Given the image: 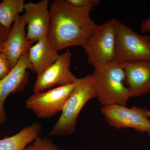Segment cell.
I'll list each match as a JSON object with an SVG mask.
<instances>
[{
    "label": "cell",
    "mask_w": 150,
    "mask_h": 150,
    "mask_svg": "<svg viewBox=\"0 0 150 150\" xmlns=\"http://www.w3.org/2000/svg\"><path fill=\"white\" fill-rule=\"evenodd\" d=\"M74 87L75 83L70 84L34 93L26 100L25 106L38 118H51L62 112Z\"/></svg>",
    "instance_id": "6"
},
{
    "label": "cell",
    "mask_w": 150,
    "mask_h": 150,
    "mask_svg": "<svg viewBox=\"0 0 150 150\" xmlns=\"http://www.w3.org/2000/svg\"><path fill=\"white\" fill-rule=\"evenodd\" d=\"M12 69L3 53H0V81L9 74Z\"/></svg>",
    "instance_id": "17"
},
{
    "label": "cell",
    "mask_w": 150,
    "mask_h": 150,
    "mask_svg": "<svg viewBox=\"0 0 150 150\" xmlns=\"http://www.w3.org/2000/svg\"><path fill=\"white\" fill-rule=\"evenodd\" d=\"M126 74L130 97H138L150 92V62L121 64Z\"/></svg>",
    "instance_id": "12"
},
{
    "label": "cell",
    "mask_w": 150,
    "mask_h": 150,
    "mask_svg": "<svg viewBox=\"0 0 150 150\" xmlns=\"http://www.w3.org/2000/svg\"><path fill=\"white\" fill-rule=\"evenodd\" d=\"M115 62H150V40L121 22L116 21Z\"/></svg>",
    "instance_id": "5"
},
{
    "label": "cell",
    "mask_w": 150,
    "mask_h": 150,
    "mask_svg": "<svg viewBox=\"0 0 150 150\" xmlns=\"http://www.w3.org/2000/svg\"><path fill=\"white\" fill-rule=\"evenodd\" d=\"M116 21L112 18L96 25L93 34L83 46L89 64L95 68L115 62Z\"/></svg>",
    "instance_id": "4"
},
{
    "label": "cell",
    "mask_w": 150,
    "mask_h": 150,
    "mask_svg": "<svg viewBox=\"0 0 150 150\" xmlns=\"http://www.w3.org/2000/svg\"><path fill=\"white\" fill-rule=\"evenodd\" d=\"M24 0H3L0 3V23L11 29L19 13L24 11Z\"/></svg>",
    "instance_id": "15"
},
{
    "label": "cell",
    "mask_w": 150,
    "mask_h": 150,
    "mask_svg": "<svg viewBox=\"0 0 150 150\" xmlns=\"http://www.w3.org/2000/svg\"><path fill=\"white\" fill-rule=\"evenodd\" d=\"M140 30L143 33L150 32V16L142 23Z\"/></svg>",
    "instance_id": "20"
},
{
    "label": "cell",
    "mask_w": 150,
    "mask_h": 150,
    "mask_svg": "<svg viewBox=\"0 0 150 150\" xmlns=\"http://www.w3.org/2000/svg\"><path fill=\"white\" fill-rule=\"evenodd\" d=\"M94 98H96V94L92 74L83 78H77L74 90L48 137L72 135L76 130L78 117L81 110L89 100Z\"/></svg>",
    "instance_id": "3"
},
{
    "label": "cell",
    "mask_w": 150,
    "mask_h": 150,
    "mask_svg": "<svg viewBox=\"0 0 150 150\" xmlns=\"http://www.w3.org/2000/svg\"><path fill=\"white\" fill-rule=\"evenodd\" d=\"M71 53L67 49L42 74L37 76L33 86L34 93L43 92L56 86H62L75 83L76 80L70 70Z\"/></svg>",
    "instance_id": "8"
},
{
    "label": "cell",
    "mask_w": 150,
    "mask_h": 150,
    "mask_svg": "<svg viewBox=\"0 0 150 150\" xmlns=\"http://www.w3.org/2000/svg\"><path fill=\"white\" fill-rule=\"evenodd\" d=\"M28 59L37 76L58 59L59 54L53 49L48 36L41 38L30 49Z\"/></svg>",
    "instance_id": "13"
},
{
    "label": "cell",
    "mask_w": 150,
    "mask_h": 150,
    "mask_svg": "<svg viewBox=\"0 0 150 150\" xmlns=\"http://www.w3.org/2000/svg\"><path fill=\"white\" fill-rule=\"evenodd\" d=\"M28 69L31 70L32 67L27 52L21 57L9 74L0 81V126L6 121L5 101L10 94L21 91L24 89L28 82Z\"/></svg>",
    "instance_id": "10"
},
{
    "label": "cell",
    "mask_w": 150,
    "mask_h": 150,
    "mask_svg": "<svg viewBox=\"0 0 150 150\" xmlns=\"http://www.w3.org/2000/svg\"><path fill=\"white\" fill-rule=\"evenodd\" d=\"M10 30L6 29L0 23V53L2 52L4 45L7 38Z\"/></svg>",
    "instance_id": "19"
},
{
    "label": "cell",
    "mask_w": 150,
    "mask_h": 150,
    "mask_svg": "<svg viewBox=\"0 0 150 150\" xmlns=\"http://www.w3.org/2000/svg\"><path fill=\"white\" fill-rule=\"evenodd\" d=\"M24 150H60L51 140L38 137Z\"/></svg>",
    "instance_id": "16"
},
{
    "label": "cell",
    "mask_w": 150,
    "mask_h": 150,
    "mask_svg": "<svg viewBox=\"0 0 150 150\" xmlns=\"http://www.w3.org/2000/svg\"><path fill=\"white\" fill-rule=\"evenodd\" d=\"M41 129L38 122L24 127L15 135L0 140V150H24L39 136Z\"/></svg>",
    "instance_id": "14"
},
{
    "label": "cell",
    "mask_w": 150,
    "mask_h": 150,
    "mask_svg": "<svg viewBox=\"0 0 150 150\" xmlns=\"http://www.w3.org/2000/svg\"><path fill=\"white\" fill-rule=\"evenodd\" d=\"M71 5L76 7H94L101 2L100 0H66Z\"/></svg>",
    "instance_id": "18"
},
{
    "label": "cell",
    "mask_w": 150,
    "mask_h": 150,
    "mask_svg": "<svg viewBox=\"0 0 150 150\" xmlns=\"http://www.w3.org/2000/svg\"><path fill=\"white\" fill-rule=\"evenodd\" d=\"M147 109L137 106L128 108L118 104L103 105L100 111L107 123L115 129L131 128L147 133L150 121Z\"/></svg>",
    "instance_id": "7"
},
{
    "label": "cell",
    "mask_w": 150,
    "mask_h": 150,
    "mask_svg": "<svg viewBox=\"0 0 150 150\" xmlns=\"http://www.w3.org/2000/svg\"><path fill=\"white\" fill-rule=\"evenodd\" d=\"M92 7H76L66 0H55L49 6L48 38L57 51L71 46L83 47L93 34L96 25L90 16Z\"/></svg>",
    "instance_id": "1"
},
{
    "label": "cell",
    "mask_w": 150,
    "mask_h": 150,
    "mask_svg": "<svg viewBox=\"0 0 150 150\" xmlns=\"http://www.w3.org/2000/svg\"><path fill=\"white\" fill-rule=\"evenodd\" d=\"M147 112L148 115V116H149V118L150 121V111H149V110H148L147 109ZM147 133L148 134H149V137H150V123L149 127V130H148Z\"/></svg>",
    "instance_id": "21"
},
{
    "label": "cell",
    "mask_w": 150,
    "mask_h": 150,
    "mask_svg": "<svg viewBox=\"0 0 150 150\" xmlns=\"http://www.w3.org/2000/svg\"><path fill=\"white\" fill-rule=\"evenodd\" d=\"M25 26L24 19L19 15L10 30L2 51L12 69L21 57L33 46V43L28 40Z\"/></svg>",
    "instance_id": "11"
},
{
    "label": "cell",
    "mask_w": 150,
    "mask_h": 150,
    "mask_svg": "<svg viewBox=\"0 0 150 150\" xmlns=\"http://www.w3.org/2000/svg\"><path fill=\"white\" fill-rule=\"evenodd\" d=\"M49 7L48 0L25 4L22 16L27 25L28 40L32 43L48 36L50 23Z\"/></svg>",
    "instance_id": "9"
},
{
    "label": "cell",
    "mask_w": 150,
    "mask_h": 150,
    "mask_svg": "<svg viewBox=\"0 0 150 150\" xmlns=\"http://www.w3.org/2000/svg\"><path fill=\"white\" fill-rule=\"evenodd\" d=\"M148 38H149V40H150V36H147Z\"/></svg>",
    "instance_id": "22"
},
{
    "label": "cell",
    "mask_w": 150,
    "mask_h": 150,
    "mask_svg": "<svg viewBox=\"0 0 150 150\" xmlns=\"http://www.w3.org/2000/svg\"><path fill=\"white\" fill-rule=\"evenodd\" d=\"M92 76L96 98L100 104L126 106L131 97L121 64L114 62L95 67Z\"/></svg>",
    "instance_id": "2"
}]
</instances>
